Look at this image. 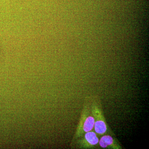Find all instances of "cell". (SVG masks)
Here are the masks:
<instances>
[{
  "label": "cell",
  "instance_id": "4",
  "mask_svg": "<svg viewBox=\"0 0 149 149\" xmlns=\"http://www.w3.org/2000/svg\"><path fill=\"white\" fill-rule=\"evenodd\" d=\"M95 118L92 115L89 116L88 117L85 118L83 124H81L82 127L79 132L81 131L83 133H87L89 131H92L94 128L95 125Z\"/></svg>",
  "mask_w": 149,
  "mask_h": 149
},
{
  "label": "cell",
  "instance_id": "1",
  "mask_svg": "<svg viewBox=\"0 0 149 149\" xmlns=\"http://www.w3.org/2000/svg\"><path fill=\"white\" fill-rule=\"evenodd\" d=\"M92 112L95 119V132L99 135H103L107 131L108 127L101 110L97 107L94 106Z\"/></svg>",
  "mask_w": 149,
  "mask_h": 149
},
{
  "label": "cell",
  "instance_id": "2",
  "mask_svg": "<svg viewBox=\"0 0 149 149\" xmlns=\"http://www.w3.org/2000/svg\"><path fill=\"white\" fill-rule=\"evenodd\" d=\"M98 143L102 148H121V146L118 143L117 141L110 135H104L99 140Z\"/></svg>",
  "mask_w": 149,
  "mask_h": 149
},
{
  "label": "cell",
  "instance_id": "3",
  "mask_svg": "<svg viewBox=\"0 0 149 149\" xmlns=\"http://www.w3.org/2000/svg\"><path fill=\"white\" fill-rule=\"evenodd\" d=\"M82 141L83 148H95L98 144L99 139L95 132L91 131L85 133Z\"/></svg>",
  "mask_w": 149,
  "mask_h": 149
}]
</instances>
